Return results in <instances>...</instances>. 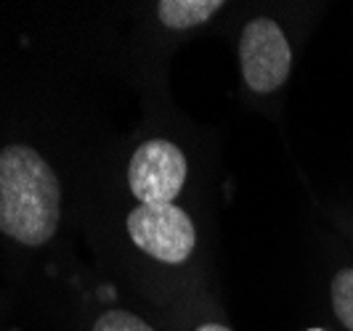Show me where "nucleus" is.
<instances>
[{"label":"nucleus","instance_id":"f257e3e1","mask_svg":"<svg viewBox=\"0 0 353 331\" xmlns=\"http://www.w3.org/2000/svg\"><path fill=\"white\" fill-rule=\"evenodd\" d=\"M139 122L74 170V228L96 268L136 302L218 286V146L170 90L143 93Z\"/></svg>","mask_w":353,"mask_h":331},{"label":"nucleus","instance_id":"f03ea898","mask_svg":"<svg viewBox=\"0 0 353 331\" xmlns=\"http://www.w3.org/2000/svg\"><path fill=\"white\" fill-rule=\"evenodd\" d=\"M74 170L30 130L0 138V244L21 270L53 276L74 260Z\"/></svg>","mask_w":353,"mask_h":331},{"label":"nucleus","instance_id":"7ed1b4c3","mask_svg":"<svg viewBox=\"0 0 353 331\" xmlns=\"http://www.w3.org/2000/svg\"><path fill=\"white\" fill-rule=\"evenodd\" d=\"M319 8L311 3H239L223 37L234 53L236 90L248 109L265 117L282 114Z\"/></svg>","mask_w":353,"mask_h":331},{"label":"nucleus","instance_id":"20e7f679","mask_svg":"<svg viewBox=\"0 0 353 331\" xmlns=\"http://www.w3.org/2000/svg\"><path fill=\"white\" fill-rule=\"evenodd\" d=\"M236 8L239 3L231 0H152L133 6L125 70L141 96L170 90V58L199 37L223 35Z\"/></svg>","mask_w":353,"mask_h":331},{"label":"nucleus","instance_id":"39448f33","mask_svg":"<svg viewBox=\"0 0 353 331\" xmlns=\"http://www.w3.org/2000/svg\"><path fill=\"white\" fill-rule=\"evenodd\" d=\"M59 284L56 299L64 305V323L70 331H162L141 305L93 265L77 260L51 276Z\"/></svg>","mask_w":353,"mask_h":331},{"label":"nucleus","instance_id":"423d86ee","mask_svg":"<svg viewBox=\"0 0 353 331\" xmlns=\"http://www.w3.org/2000/svg\"><path fill=\"white\" fill-rule=\"evenodd\" d=\"M162 331H236L218 286H186L139 302Z\"/></svg>","mask_w":353,"mask_h":331},{"label":"nucleus","instance_id":"0eeeda50","mask_svg":"<svg viewBox=\"0 0 353 331\" xmlns=\"http://www.w3.org/2000/svg\"><path fill=\"white\" fill-rule=\"evenodd\" d=\"M321 308L335 331H353V257L340 252L321 279Z\"/></svg>","mask_w":353,"mask_h":331},{"label":"nucleus","instance_id":"6e6552de","mask_svg":"<svg viewBox=\"0 0 353 331\" xmlns=\"http://www.w3.org/2000/svg\"><path fill=\"white\" fill-rule=\"evenodd\" d=\"M335 223L340 226V231H343L345 244L353 249V209H343L340 215H335Z\"/></svg>","mask_w":353,"mask_h":331},{"label":"nucleus","instance_id":"1a4fd4ad","mask_svg":"<svg viewBox=\"0 0 353 331\" xmlns=\"http://www.w3.org/2000/svg\"><path fill=\"white\" fill-rule=\"evenodd\" d=\"M8 313H11V305H8L6 295L0 292V331L8 329Z\"/></svg>","mask_w":353,"mask_h":331},{"label":"nucleus","instance_id":"9d476101","mask_svg":"<svg viewBox=\"0 0 353 331\" xmlns=\"http://www.w3.org/2000/svg\"><path fill=\"white\" fill-rule=\"evenodd\" d=\"M303 331H335L332 326H311V329H303Z\"/></svg>","mask_w":353,"mask_h":331}]
</instances>
